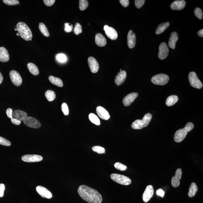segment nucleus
Instances as JSON below:
<instances>
[{
  "mask_svg": "<svg viewBox=\"0 0 203 203\" xmlns=\"http://www.w3.org/2000/svg\"><path fill=\"white\" fill-rule=\"evenodd\" d=\"M80 197L89 203H101L102 197L101 194L87 185H82L79 186L78 190Z\"/></svg>",
  "mask_w": 203,
  "mask_h": 203,
  "instance_id": "nucleus-1",
  "label": "nucleus"
},
{
  "mask_svg": "<svg viewBox=\"0 0 203 203\" xmlns=\"http://www.w3.org/2000/svg\"><path fill=\"white\" fill-rule=\"evenodd\" d=\"M16 27L17 31L22 39L27 41L32 40V31L27 24L24 22H19Z\"/></svg>",
  "mask_w": 203,
  "mask_h": 203,
  "instance_id": "nucleus-2",
  "label": "nucleus"
},
{
  "mask_svg": "<svg viewBox=\"0 0 203 203\" xmlns=\"http://www.w3.org/2000/svg\"><path fill=\"white\" fill-rule=\"evenodd\" d=\"M194 128V125L192 122H188L183 129L177 131L174 135V140L177 143H180L184 139L187 133L191 131Z\"/></svg>",
  "mask_w": 203,
  "mask_h": 203,
  "instance_id": "nucleus-3",
  "label": "nucleus"
},
{
  "mask_svg": "<svg viewBox=\"0 0 203 203\" xmlns=\"http://www.w3.org/2000/svg\"><path fill=\"white\" fill-rule=\"evenodd\" d=\"M152 116L151 114L148 113L144 116L142 120H137L131 125V127L133 129H141L146 127L150 124L151 121Z\"/></svg>",
  "mask_w": 203,
  "mask_h": 203,
  "instance_id": "nucleus-4",
  "label": "nucleus"
},
{
  "mask_svg": "<svg viewBox=\"0 0 203 203\" xmlns=\"http://www.w3.org/2000/svg\"><path fill=\"white\" fill-rule=\"evenodd\" d=\"M110 177L113 181L121 185H128L132 183L131 179L124 175L112 173L110 175Z\"/></svg>",
  "mask_w": 203,
  "mask_h": 203,
  "instance_id": "nucleus-5",
  "label": "nucleus"
},
{
  "mask_svg": "<svg viewBox=\"0 0 203 203\" xmlns=\"http://www.w3.org/2000/svg\"><path fill=\"white\" fill-rule=\"evenodd\" d=\"M169 79V78L167 75L161 74L153 76L151 81L154 84L164 86L167 84Z\"/></svg>",
  "mask_w": 203,
  "mask_h": 203,
  "instance_id": "nucleus-6",
  "label": "nucleus"
},
{
  "mask_svg": "<svg viewBox=\"0 0 203 203\" xmlns=\"http://www.w3.org/2000/svg\"><path fill=\"white\" fill-rule=\"evenodd\" d=\"M188 79L192 87L199 89L202 88V83L198 78L197 74L195 72H192L189 73Z\"/></svg>",
  "mask_w": 203,
  "mask_h": 203,
  "instance_id": "nucleus-7",
  "label": "nucleus"
},
{
  "mask_svg": "<svg viewBox=\"0 0 203 203\" xmlns=\"http://www.w3.org/2000/svg\"><path fill=\"white\" fill-rule=\"evenodd\" d=\"M10 76L12 83L15 86L19 87L21 86L22 82L21 76L17 71L13 70L10 72Z\"/></svg>",
  "mask_w": 203,
  "mask_h": 203,
  "instance_id": "nucleus-8",
  "label": "nucleus"
},
{
  "mask_svg": "<svg viewBox=\"0 0 203 203\" xmlns=\"http://www.w3.org/2000/svg\"><path fill=\"white\" fill-rule=\"evenodd\" d=\"M26 125L31 128L38 129L41 127V124L37 120L32 117H27L23 121Z\"/></svg>",
  "mask_w": 203,
  "mask_h": 203,
  "instance_id": "nucleus-9",
  "label": "nucleus"
},
{
  "mask_svg": "<svg viewBox=\"0 0 203 203\" xmlns=\"http://www.w3.org/2000/svg\"><path fill=\"white\" fill-rule=\"evenodd\" d=\"M169 49L166 43L163 42L159 46V53L158 56L160 60L166 59L169 55Z\"/></svg>",
  "mask_w": 203,
  "mask_h": 203,
  "instance_id": "nucleus-10",
  "label": "nucleus"
},
{
  "mask_svg": "<svg viewBox=\"0 0 203 203\" xmlns=\"http://www.w3.org/2000/svg\"><path fill=\"white\" fill-rule=\"evenodd\" d=\"M182 176V170L180 168L176 170L175 174L171 180V184L172 186L175 188L179 186L180 184V180L181 179Z\"/></svg>",
  "mask_w": 203,
  "mask_h": 203,
  "instance_id": "nucleus-11",
  "label": "nucleus"
},
{
  "mask_svg": "<svg viewBox=\"0 0 203 203\" xmlns=\"http://www.w3.org/2000/svg\"><path fill=\"white\" fill-rule=\"evenodd\" d=\"M154 194V189L153 187L151 185H149L146 188L143 194V201L144 202L146 203L148 202L152 197Z\"/></svg>",
  "mask_w": 203,
  "mask_h": 203,
  "instance_id": "nucleus-12",
  "label": "nucleus"
},
{
  "mask_svg": "<svg viewBox=\"0 0 203 203\" xmlns=\"http://www.w3.org/2000/svg\"><path fill=\"white\" fill-rule=\"evenodd\" d=\"M43 159L42 156L37 155H26L23 156L22 158L23 161L28 163L39 162L42 161Z\"/></svg>",
  "mask_w": 203,
  "mask_h": 203,
  "instance_id": "nucleus-13",
  "label": "nucleus"
},
{
  "mask_svg": "<svg viewBox=\"0 0 203 203\" xmlns=\"http://www.w3.org/2000/svg\"><path fill=\"white\" fill-rule=\"evenodd\" d=\"M104 30L105 31V34L109 39L113 40H114L117 39L118 37L117 32L113 27L105 25L104 27Z\"/></svg>",
  "mask_w": 203,
  "mask_h": 203,
  "instance_id": "nucleus-14",
  "label": "nucleus"
},
{
  "mask_svg": "<svg viewBox=\"0 0 203 203\" xmlns=\"http://www.w3.org/2000/svg\"><path fill=\"white\" fill-rule=\"evenodd\" d=\"M88 65L90 70L93 73H96L99 69V65L96 59L92 57H90L88 59Z\"/></svg>",
  "mask_w": 203,
  "mask_h": 203,
  "instance_id": "nucleus-15",
  "label": "nucleus"
},
{
  "mask_svg": "<svg viewBox=\"0 0 203 203\" xmlns=\"http://www.w3.org/2000/svg\"><path fill=\"white\" fill-rule=\"evenodd\" d=\"M138 96V94L133 92L129 94L123 99V103L125 106L128 107L131 105Z\"/></svg>",
  "mask_w": 203,
  "mask_h": 203,
  "instance_id": "nucleus-16",
  "label": "nucleus"
},
{
  "mask_svg": "<svg viewBox=\"0 0 203 203\" xmlns=\"http://www.w3.org/2000/svg\"><path fill=\"white\" fill-rule=\"evenodd\" d=\"M38 193L41 197L47 199H51L53 197V195L48 189L41 186H38L36 188Z\"/></svg>",
  "mask_w": 203,
  "mask_h": 203,
  "instance_id": "nucleus-17",
  "label": "nucleus"
},
{
  "mask_svg": "<svg viewBox=\"0 0 203 203\" xmlns=\"http://www.w3.org/2000/svg\"><path fill=\"white\" fill-rule=\"evenodd\" d=\"M96 112L97 114L100 118L105 120H108L110 117V114L105 108L100 106L97 107Z\"/></svg>",
  "mask_w": 203,
  "mask_h": 203,
  "instance_id": "nucleus-18",
  "label": "nucleus"
},
{
  "mask_svg": "<svg viewBox=\"0 0 203 203\" xmlns=\"http://www.w3.org/2000/svg\"><path fill=\"white\" fill-rule=\"evenodd\" d=\"M136 38L135 34L132 30H130L127 36V44L128 47L132 49L134 47L136 43Z\"/></svg>",
  "mask_w": 203,
  "mask_h": 203,
  "instance_id": "nucleus-19",
  "label": "nucleus"
},
{
  "mask_svg": "<svg viewBox=\"0 0 203 203\" xmlns=\"http://www.w3.org/2000/svg\"><path fill=\"white\" fill-rule=\"evenodd\" d=\"M126 76L127 74L126 71L124 70L120 71L116 76L115 79L116 84L118 86H121L125 80Z\"/></svg>",
  "mask_w": 203,
  "mask_h": 203,
  "instance_id": "nucleus-20",
  "label": "nucleus"
},
{
  "mask_svg": "<svg viewBox=\"0 0 203 203\" xmlns=\"http://www.w3.org/2000/svg\"><path fill=\"white\" fill-rule=\"evenodd\" d=\"M28 117L25 112L20 110H15L13 112V118L21 121H23Z\"/></svg>",
  "mask_w": 203,
  "mask_h": 203,
  "instance_id": "nucleus-21",
  "label": "nucleus"
},
{
  "mask_svg": "<svg viewBox=\"0 0 203 203\" xmlns=\"http://www.w3.org/2000/svg\"><path fill=\"white\" fill-rule=\"evenodd\" d=\"M10 59V55L7 50L3 47H0V61L7 62Z\"/></svg>",
  "mask_w": 203,
  "mask_h": 203,
  "instance_id": "nucleus-22",
  "label": "nucleus"
},
{
  "mask_svg": "<svg viewBox=\"0 0 203 203\" xmlns=\"http://www.w3.org/2000/svg\"><path fill=\"white\" fill-rule=\"evenodd\" d=\"M186 2L184 1H175L171 3V7L173 10H181L185 8Z\"/></svg>",
  "mask_w": 203,
  "mask_h": 203,
  "instance_id": "nucleus-23",
  "label": "nucleus"
},
{
  "mask_svg": "<svg viewBox=\"0 0 203 203\" xmlns=\"http://www.w3.org/2000/svg\"><path fill=\"white\" fill-rule=\"evenodd\" d=\"M178 39V36L177 33L174 32L171 33L170 36L168 44L170 48L175 49L176 43Z\"/></svg>",
  "mask_w": 203,
  "mask_h": 203,
  "instance_id": "nucleus-24",
  "label": "nucleus"
},
{
  "mask_svg": "<svg viewBox=\"0 0 203 203\" xmlns=\"http://www.w3.org/2000/svg\"><path fill=\"white\" fill-rule=\"evenodd\" d=\"M95 43L98 46L103 47L107 44V40L103 35L98 33L95 36Z\"/></svg>",
  "mask_w": 203,
  "mask_h": 203,
  "instance_id": "nucleus-25",
  "label": "nucleus"
},
{
  "mask_svg": "<svg viewBox=\"0 0 203 203\" xmlns=\"http://www.w3.org/2000/svg\"><path fill=\"white\" fill-rule=\"evenodd\" d=\"M49 79L52 84L55 85L58 87H61L63 86V82L59 78L54 77L53 76H50L49 77Z\"/></svg>",
  "mask_w": 203,
  "mask_h": 203,
  "instance_id": "nucleus-26",
  "label": "nucleus"
},
{
  "mask_svg": "<svg viewBox=\"0 0 203 203\" xmlns=\"http://www.w3.org/2000/svg\"><path fill=\"white\" fill-rule=\"evenodd\" d=\"M27 68L31 73L35 76H37L39 74V71L37 67L34 63L29 62L27 65Z\"/></svg>",
  "mask_w": 203,
  "mask_h": 203,
  "instance_id": "nucleus-27",
  "label": "nucleus"
},
{
  "mask_svg": "<svg viewBox=\"0 0 203 203\" xmlns=\"http://www.w3.org/2000/svg\"><path fill=\"white\" fill-rule=\"evenodd\" d=\"M178 98L176 95H173L168 97L166 101V104L168 107H171L175 104L178 102Z\"/></svg>",
  "mask_w": 203,
  "mask_h": 203,
  "instance_id": "nucleus-28",
  "label": "nucleus"
},
{
  "mask_svg": "<svg viewBox=\"0 0 203 203\" xmlns=\"http://www.w3.org/2000/svg\"><path fill=\"white\" fill-rule=\"evenodd\" d=\"M198 188L195 183H192L189 188L188 196L189 197H192L197 194Z\"/></svg>",
  "mask_w": 203,
  "mask_h": 203,
  "instance_id": "nucleus-29",
  "label": "nucleus"
},
{
  "mask_svg": "<svg viewBox=\"0 0 203 203\" xmlns=\"http://www.w3.org/2000/svg\"><path fill=\"white\" fill-rule=\"evenodd\" d=\"M170 23L169 22L163 23L159 25L156 30V34L157 35L160 34L166 30L169 27Z\"/></svg>",
  "mask_w": 203,
  "mask_h": 203,
  "instance_id": "nucleus-30",
  "label": "nucleus"
},
{
  "mask_svg": "<svg viewBox=\"0 0 203 203\" xmlns=\"http://www.w3.org/2000/svg\"><path fill=\"white\" fill-rule=\"evenodd\" d=\"M39 29L43 36L45 37H49V32L48 31L47 27L43 23H40L39 25Z\"/></svg>",
  "mask_w": 203,
  "mask_h": 203,
  "instance_id": "nucleus-31",
  "label": "nucleus"
},
{
  "mask_svg": "<svg viewBox=\"0 0 203 203\" xmlns=\"http://www.w3.org/2000/svg\"><path fill=\"white\" fill-rule=\"evenodd\" d=\"M45 95L46 99L49 102L53 101L56 97V95L54 92L51 90L47 91L45 93Z\"/></svg>",
  "mask_w": 203,
  "mask_h": 203,
  "instance_id": "nucleus-32",
  "label": "nucleus"
},
{
  "mask_svg": "<svg viewBox=\"0 0 203 203\" xmlns=\"http://www.w3.org/2000/svg\"><path fill=\"white\" fill-rule=\"evenodd\" d=\"M89 119L90 121L93 124L97 125H100V120L95 114L93 113L90 114L89 115Z\"/></svg>",
  "mask_w": 203,
  "mask_h": 203,
  "instance_id": "nucleus-33",
  "label": "nucleus"
},
{
  "mask_svg": "<svg viewBox=\"0 0 203 203\" xmlns=\"http://www.w3.org/2000/svg\"><path fill=\"white\" fill-rule=\"evenodd\" d=\"M88 3L86 0H80L79 1V8L81 11H84L88 8Z\"/></svg>",
  "mask_w": 203,
  "mask_h": 203,
  "instance_id": "nucleus-34",
  "label": "nucleus"
},
{
  "mask_svg": "<svg viewBox=\"0 0 203 203\" xmlns=\"http://www.w3.org/2000/svg\"><path fill=\"white\" fill-rule=\"evenodd\" d=\"M114 166L116 169L121 171H125L127 169V166L119 162L116 163L114 164Z\"/></svg>",
  "mask_w": 203,
  "mask_h": 203,
  "instance_id": "nucleus-35",
  "label": "nucleus"
},
{
  "mask_svg": "<svg viewBox=\"0 0 203 203\" xmlns=\"http://www.w3.org/2000/svg\"><path fill=\"white\" fill-rule=\"evenodd\" d=\"M92 150L95 152L99 154L105 153V150L104 147L100 146H95L92 147Z\"/></svg>",
  "mask_w": 203,
  "mask_h": 203,
  "instance_id": "nucleus-36",
  "label": "nucleus"
},
{
  "mask_svg": "<svg viewBox=\"0 0 203 203\" xmlns=\"http://www.w3.org/2000/svg\"><path fill=\"white\" fill-rule=\"evenodd\" d=\"M3 2L7 6H16L19 3V1L17 0H3Z\"/></svg>",
  "mask_w": 203,
  "mask_h": 203,
  "instance_id": "nucleus-37",
  "label": "nucleus"
},
{
  "mask_svg": "<svg viewBox=\"0 0 203 203\" xmlns=\"http://www.w3.org/2000/svg\"><path fill=\"white\" fill-rule=\"evenodd\" d=\"M74 32L76 35H78L82 32V27L79 23H76L74 26Z\"/></svg>",
  "mask_w": 203,
  "mask_h": 203,
  "instance_id": "nucleus-38",
  "label": "nucleus"
},
{
  "mask_svg": "<svg viewBox=\"0 0 203 203\" xmlns=\"http://www.w3.org/2000/svg\"><path fill=\"white\" fill-rule=\"evenodd\" d=\"M194 14L196 17L200 20H202L203 18V12L201 9L196 8L194 10Z\"/></svg>",
  "mask_w": 203,
  "mask_h": 203,
  "instance_id": "nucleus-39",
  "label": "nucleus"
},
{
  "mask_svg": "<svg viewBox=\"0 0 203 203\" xmlns=\"http://www.w3.org/2000/svg\"><path fill=\"white\" fill-rule=\"evenodd\" d=\"M57 60L60 62H65L67 60V57L64 54L60 53L57 55L56 56Z\"/></svg>",
  "mask_w": 203,
  "mask_h": 203,
  "instance_id": "nucleus-40",
  "label": "nucleus"
},
{
  "mask_svg": "<svg viewBox=\"0 0 203 203\" xmlns=\"http://www.w3.org/2000/svg\"><path fill=\"white\" fill-rule=\"evenodd\" d=\"M0 145L5 146H10L11 145V143L7 140L6 139L2 137H0Z\"/></svg>",
  "mask_w": 203,
  "mask_h": 203,
  "instance_id": "nucleus-41",
  "label": "nucleus"
},
{
  "mask_svg": "<svg viewBox=\"0 0 203 203\" xmlns=\"http://www.w3.org/2000/svg\"><path fill=\"white\" fill-rule=\"evenodd\" d=\"M61 110L64 115L67 116L69 114V110L68 107L66 104L63 103L61 105Z\"/></svg>",
  "mask_w": 203,
  "mask_h": 203,
  "instance_id": "nucleus-42",
  "label": "nucleus"
},
{
  "mask_svg": "<svg viewBox=\"0 0 203 203\" xmlns=\"http://www.w3.org/2000/svg\"><path fill=\"white\" fill-rule=\"evenodd\" d=\"M145 1L144 0H135V5L137 8H141L145 3Z\"/></svg>",
  "mask_w": 203,
  "mask_h": 203,
  "instance_id": "nucleus-43",
  "label": "nucleus"
},
{
  "mask_svg": "<svg viewBox=\"0 0 203 203\" xmlns=\"http://www.w3.org/2000/svg\"><path fill=\"white\" fill-rule=\"evenodd\" d=\"M73 26L72 25H70L69 23H65V30L66 32H70L72 31Z\"/></svg>",
  "mask_w": 203,
  "mask_h": 203,
  "instance_id": "nucleus-44",
  "label": "nucleus"
},
{
  "mask_svg": "<svg viewBox=\"0 0 203 203\" xmlns=\"http://www.w3.org/2000/svg\"><path fill=\"white\" fill-rule=\"evenodd\" d=\"M55 2V0H44L43 1V2L45 5L48 6H53Z\"/></svg>",
  "mask_w": 203,
  "mask_h": 203,
  "instance_id": "nucleus-45",
  "label": "nucleus"
},
{
  "mask_svg": "<svg viewBox=\"0 0 203 203\" xmlns=\"http://www.w3.org/2000/svg\"><path fill=\"white\" fill-rule=\"evenodd\" d=\"M5 185L4 184H0V197H2L4 195Z\"/></svg>",
  "mask_w": 203,
  "mask_h": 203,
  "instance_id": "nucleus-46",
  "label": "nucleus"
},
{
  "mask_svg": "<svg viewBox=\"0 0 203 203\" xmlns=\"http://www.w3.org/2000/svg\"><path fill=\"white\" fill-rule=\"evenodd\" d=\"M13 111L11 108H8L6 111V114L8 117L10 119L13 118Z\"/></svg>",
  "mask_w": 203,
  "mask_h": 203,
  "instance_id": "nucleus-47",
  "label": "nucleus"
},
{
  "mask_svg": "<svg viewBox=\"0 0 203 203\" xmlns=\"http://www.w3.org/2000/svg\"><path fill=\"white\" fill-rule=\"evenodd\" d=\"M120 2L124 7H127L129 5V1L128 0H120Z\"/></svg>",
  "mask_w": 203,
  "mask_h": 203,
  "instance_id": "nucleus-48",
  "label": "nucleus"
},
{
  "mask_svg": "<svg viewBox=\"0 0 203 203\" xmlns=\"http://www.w3.org/2000/svg\"><path fill=\"white\" fill-rule=\"evenodd\" d=\"M156 193H157V195L160 196L161 197H163L165 194L164 191L161 189L158 190L157 192H156Z\"/></svg>",
  "mask_w": 203,
  "mask_h": 203,
  "instance_id": "nucleus-49",
  "label": "nucleus"
},
{
  "mask_svg": "<svg viewBox=\"0 0 203 203\" xmlns=\"http://www.w3.org/2000/svg\"><path fill=\"white\" fill-rule=\"evenodd\" d=\"M11 122L13 123V124L16 125H19L21 124V121H19L18 120L14 119L12 118L11 120Z\"/></svg>",
  "mask_w": 203,
  "mask_h": 203,
  "instance_id": "nucleus-50",
  "label": "nucleus"
},
{
  "mask_svg": "<svg viewBox=\"0 0 203 203\" xmlns=\"http://www.w3.org/2000/svg\"><path fill=\"white\" fill-rule=\"evenodd\" d=\"M197 34L199 37H203V29H202L201 30H199L198 32H197Z\"/></svg>",
  "mask_w": 203,
  "mask_h": 203,
  "instance_id": "nucleus-51",
  "label": "nucleus"
},
{
  "mask_svg": "<svg viewBox=\"0 0 203 203\" xmlns=\"http://www.w3.org/2000/svg\"><path fill=\"white\" fill-rule=\"evenodd\" d=\"M3 76L1 73L0 72V84L3 81Z\"/></svg>",
  "mask_w": 203,
  "mask_h": 203,
  "instance_id": "nucleus-52",
  "label": "nucleus"
},
{
  "mask_svg": "<svg viewBox=\"0 0 203 203\" xmlns=\"http://www.w3.org/2000/svg\"><path fill=\"white\" fill-rule=\"evenodd\" d=\"M16 35H17V36H20L19 34L18 33H17Z\"/></svg>",
  "mask_w": 203,
  "mask_h": 203,
  "instance_id": "nucleus-53",
  "label": "nucleus"
},
{
  "mask_svg": "<svg viewBox=\"0 0 203 203\" xmlns=\"http://www.w3.org/2000/svg\"><path fill=\"white\" fill-rule=\"evenodd\" d=\"M15 31H17V29H15Z\"/></svg>",
  "mask_w": 203,
  "mask_h": 203,
  "instance_id": "nucleus-54",
  "label": "nucleus"
},
{
  "mask_svg": "<svg viewBox=\"0 0 203 203\" xmlns=\"http://www.w3.org/2000/svg\"><path fill=\"white\" fill-rule=\"evenodd\" d=\"M121 70H121V69H120V71H121Z\"/></svg>",
  "mask_w": 203,
  "mask_h": 203,
  "instance_id": "nucleus-55",
  "label": "nucleus"
}]
</instances>
